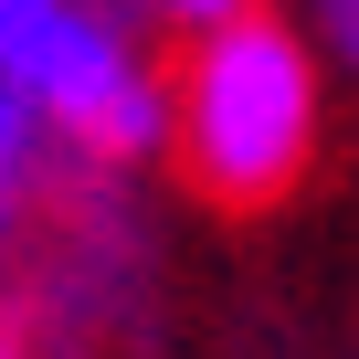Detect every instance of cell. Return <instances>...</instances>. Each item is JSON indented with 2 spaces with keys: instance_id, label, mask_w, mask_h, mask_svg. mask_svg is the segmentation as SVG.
Masks as SVG:
<instances>
[{
  "instance_id": "obj_3",
  "label": "cell",
  "mask_w": 359,
  "mask_h": 359,
  "mask_svg": "<svg viewBox=\"0 0 359 359\" xmlns=\"http://www.w3.org/2000/svg\"><path fill=\"white\" fill-rule=\"evenodd\" d=\"M32 180H43V127H32V106L0 85V243H11V222H22V201H32Z\"/></svg>"
},
{
  "instance_id": "obj_7",
  "label": "cell",
  "mask_w": 359,
  "mask_h": 359,
  "mask_svg": "<svg viewBox=\"0 0 359 359\" xmlns=\"http://www.w3.org/2000/svg\"><path fill=\"white\" fill-rule=\"evenodd\" d=\"M0 359H22V348H11V327H0Z\"/></svg>"
},
{
  "instance_id": "obj_6",
  "label": "cell",
  "mask_w": 359,
  "mask_h": 359,
  "mask_svg": "<svg viewBox=\"0 0 359 359\" xmlns=\"http://www.w3.org/2000/svg\"><path fill=\"white\" fill-rule=\"evenodd\" d=\"M327 22H338V53L359 64V0H327Z\"/></svg>"
},
{
  "instance_id": "obj_1",
  "label": "cell",
  "mask_w": 359,
  "mask_h": 359,
  "mask_svg": "<svg viewBox=\"0 0 359 359\" xmlns=\"http://www.w3.org/2000/svg\"><path fill=\"white\" fill-rule=\"evenodd\" d=\"M306 127H317L306 43L264 11L212 22L191 74H180V158H191V180L222 201H275L306 169Z\"/></svg>"
},
{
  "instance_id": "obj_2",
  "label": "cell",
  "mask_w": 359,
  "mask_h": 359,
  "mask_svg": "<svg viewBox=\"0 0 359 359\" xmlns=\"http://www.w3.org/2000/svg\"><path fill=\"white\" fill-rule=\"evenodd\" d=\"M0 85H11L22 106H32V127L43 137H74L85 158H148L158 148V127H169V106H158V74L137 64V43L116 32V22H95V11H64L0 64Z\"/></svg>"
},
{
  "instance_id": "obj_5",
  "label": "cell",
  "mask_w": 359,
  "mask_h": 359,
  "mask_svg": "<svg viewBox=\"0 0 359 359\" xmlns=\"http://www.w3.org/2000/svg\"><path fill=\"white\" fill-rule=\"evenodd\" d=\"M158 11H169V22H191V32H212V22H243L254 0H158Z\"/></svg>"
},
{
  "instance_id": "obj_4",
  "label": "cell",
  "mask_w": 359,
  "mask_h": 359,
  "mask_svg": "<svg viewBox=\"0 0 359 359\" xmlns=\"http://www.w3.org/2000/svg\"><path fill=\"white\" fill-rule=\"evenodd\" d=\"M53 11H64V0H0V64H11V53H22V43H32Z\"/></svg>"
}]
</instances>
